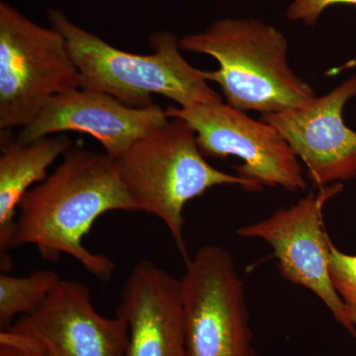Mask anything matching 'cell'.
<instances>
[{"label": "cell", "mask_w": 356, "mask_h": 356, "mask_svg": "<svg viewBox=\"0 0 356 356\" xmlns=\"http://www.w3.org/2000/svg\"><path fill=\"white\" fill-rule=\"evenodd\" d=\"M79 88L62 33L0 1V128L26 127L54 96Z\"/></svg>", "instance_id": "obj_5"}, {"label": "cell", "mask_w": 356, "mask_h": 356, "mask_svg": "<svg viewBox=\"0 0 356 356\" xmlns=\"http://www.w3.org/2000/svg\"><path fill=\"white\" fill-rule=\"evenodd\" d=\"M115 161L136 209L165 222L184 262L191 257L184 234L185 205L221 185L250 191L247 180L206 161L195 132L182 119H168Z\"/></svg>", "instance_id": "obj_4"}, {"label": "cell", "mask_w": 356, "mask_h": 356, "mask_svg": "<svg viewBox=\"0 0 356 356\" xmlns=\"http://www.w3.org/2000/svg\"><path fill=\"white\" fill-rule=\"evenodd\" d=\"M337 4L356 6V0H292L287 8V18L307 26H313L325 9Z\"/></svg>", "instance_id": "obj_16"}, {"label": "cell", "mask_w": 356, "mask_h": 356, "mask_svg": "<svg viewBox=\"0 0 356 356\" xmlns=\"http://www.w3.org/2000/svg\"><path fill=\"white\" fill-rule=\"evenodd\" d=\"M330 274L348 317L356 325V254H346L332 243Z\"/></svg>", "instance_id": "obj_15"}, {"label": "cell", "mask_w": 356, "mask_h": 356, "mask_svg": "<svg viewBox=\"0 0 356 356\" xmlns=\"http://www.w3.org/2000/svg\"><path fill=\"white\" fill-rule=\"evenodd\" d=\"M165 114L168 119H182L193 129L204 156L242 159L243 165L235 166L236 175L247 180L250 192L281 187L296 193L306 188L299 159L266 122L254 120L222 102L168 106Z\"/></svg>", "instance_id": "obj_7"}, {"label": "cell", "mask_w": 356, "mask_h": 356, "mask_svg": "<svg viewBox=\"0 0 356 356\" xmlns=\"http://www.w3.org/2000/svg\"><path fill=\"white\" fill-rule=\"evenodd\" d=\"M168 121L154 104L137 108L95 89L79 88L54 96L38 116L21 129L17 140L31 142L48 136L79 132L95 138L110 158L118 159L137 140Z\"/></svg>", "instance_id": "obj_11"}, {"label": "cell", "mask_w": 356, "mask_h": 356, "mask_svg": "<svg viewBox=\"0 0 356 356\" xmlns=\"http://www.w3.org/2000/svg\"><path fill=\"white\" fill-rule=\"evenodd\" d=\"M60 165L26 193L16 217L11 248L31 245L44 259L70 255L98 280H111L116 266L83 245L96 220L110 211H137L115 159L70 147Z\"/></svg>", "instance_id": "obj_1"}, {"label": "cell", "mask_w": 356, "mask_h": 356, "mask_svg": "<svg viewBox=\"0 0 356 356\" xmlns=\"http://www.w3.org/2000/svg\"><path fill=\"white\" fill-rule=\"evenodd\" d=\"M3 332L47 356H123L129 337L123 318L96 311L84 283L65 280L38 310Z\"/></svg>", "instance_id": "obj_9"}, {"label": "cell", "mask_w": 356, "mask_h": 356, "mask_svg": "<svg viewBox=\"0 0 356 356\" xmlns=\"http://www.w3.org/2000/svg\"><path fill=\"white\" fill-rule=\"evenodd\" d=\"M51 27L62 33L81 74V88L108 93L137 108L154 105L161 95L179 107L222 102L210 88L203 70L192 67L180 53L179 39L159 31L149 38V55L128 53L74 24L60 9L48 13Z\"/></svg>", "instance_id": "obj_2"}, {"label": "cell", "mask_w": 356, "mask_h": 356, "mask_svg": "<svg viewBox=\"0 0 356 356\" xmlns=\"http://www.w3.org/2000/svg\"><path fill=\"white\" fill-rule=\"evenodd\" d=\"M0 156V268L8 273L13 259L8 254L21 201L35 184L48 177L49 168L74 146L65 134L31 142L1 140Z\"/></svg>", "instance_id": "obj_13"}, {"label": "cell", "mask_w": 356, "mask_h": 356, "mask_svg": "<svg viewBox=\"0 0 356 356\" xmlns=\"http://www.w3.org/2000/svg\"><path fill=\"white\" fill-rule=\"evenodd\" d=\"M180 281L187 356H259L245 284L228 250L203 245Z\"/></svg>", "instance_id": "obj_6"}, {"label": "cell", "mask_w": 356, "mask_h": 356, "mask_svg": "<svg viewBox=\"0 0 356 356\" xmlns=\"http://www.w3.org/2000/svg\"><path fill=\"white\" fill-rule=\"evenodd\" d=\"M180 49L214 58L216 70H203L217 83L227 104L242 111L278 113L316 97L310 84L288 63L286 37L254 18H222L204 31L179 39Z\"/></svg>", "instance_id": "obj_3"}, {"label": "cell", "mask_w": 356, "mask_h": 356, "mask_svg": "<svg viewBox=\"0 0 356 356\" xmlns=\"http://www.w3.org/2000/svg\"><path fill=\"white\" fill-rule=\"evenodd\" d=\"M62 278L54 270H37L27 276L0 274V330L8 331L15 318L38 310Z\"/></svg>", "instance_id": "obj_14"}, {"label": "cell", "mask_w": 356, "mask_h": 356, "mask_svg": "<svg viewBox=\"0 0 356 356\" xmlns=\"http://www.w3.org/2000/svg\"><path fill=\"white\" fill-rule=\"evenodd\" d=\"M116 315L128 325L123 356H187L181 281L154 261L134 266Z\"/></svg>", "instance_id": "obj_12"}, {"label": "cell", "mask_w": 356, "mask_h": 356, "mask_svg": "<svg viewBox=\"0 0 356 356\" xmlns=\"http://www.w3.org/2000/svg\"><path fill=\"white\" fill-rule=\"evenodd\" d=\"M0 356H47L19 341H15L6 332H0Z\"/></svg>", "instance_id": "obj_17"}, {"label": "cell", "mask_w": 356, "mask_h": 356, "mask_svg": "<svg viewBox=\"0 0 356 356\" xmlns=\"http://www.w3.org/2000/svg\"><path fill=\"white\" fill-rule=\"evenodd\" d=\"M343 189V184H334L310 191L294 205L242 227L236 234L268 243L282 278L315 294L337 323L356 337V325L332 285L330 274L332 242L324 222L325 204Z\"/></svg>", "instance_id": "obj_8"}, {"label": "cell", "mask_w": 356, "mask_h": 356, "mask_svg": "<svg viewBox=\"0 0 356 356\" xmlns=\"http://www.w3.org/2000/svg\"><path fill=\"white\" fill-rule=\"evenodd\" d=\"M355 97L356 74L296 108L261 115L303 161L317 189L356 177V131L343 120L344 107Z\"/></svg>", "instance_id": "obj_10"}]
</instances>
